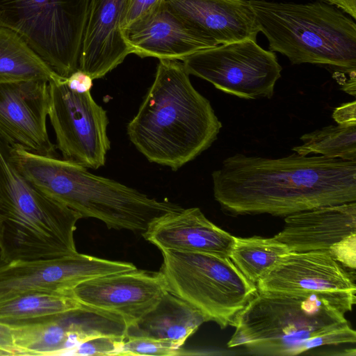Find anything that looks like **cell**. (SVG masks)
<instances>
[{
  "mask_svg": "<svg viewBox=\"0 0 356 356\" xmlns=\"http://www.w3.org/2000/svg\"><path fill=\"white\" fill-rule=\"evenodd\" d=\"M328 251L290 252L257 283L259 291L355 296V277Z\"/></svg>",
  "mask_w": 356,
  "mask_h": 356,
  "instance_id": "obj_14",
  "label": "cell"
},
{
  "mask_svg": "<svg viewBox=\"0 0 356 356\" xmlns=\"http://www.w3.org/2000/svg\"><path fill=\"white\" fill-rule=\"evenodd\" d=\"M11 158L20 173L43 193L82 218L100 220L108 229H127L143 235L156 220L183 209L93 175L83 165L64 159L13 146Z\"/></svg>",
  "mask_w": 356,
  "mask_h": 356,
  "instance_id": "obj_3",
  "label": "cell"
},
{
  "mask_svg": "<svg viewBox=\"0 0 356 356\" xmlns=\"http://www.w3.org/2000/svg\"><path fill=\"white\" fill-rule=\"evenodd\" d=\"M289 252L287 246L273 237L234 236L229 259L248 280L257 284Z\"/></svg>",
  "mask_w": 356,
  "mask_h": 356,
  "instance_id": "obj_23",
  "label": "cell"
},
{
  "mask_svg": "<svg viewBox=\"0 0 356 356\" xmlns=\"http://www.w3.org/2000/svg\"><path fill=\"white\" fill-rule=\"evenodd\" d=\"M284 226L273 238L290 252L329 251L356 233V202L325 206L285 216Z\"/></svg>",
  "mask_w": 356,
  "mask_h": 356,
  "instance_id": "obj_19",
  "label": "cell"
},
{
  "mask_svg": "<svg viewBox=\"0 0 356 356\" xmlns=\"http://www.w3.org/2000/svg\"><path fill=\"white\" fill-rule=\"evenodd\" d=\"M205 322L197 309L168 291L155 307L127 327L125 335L154 338L182 347Z\"/></svg>",
  "mask_w": 356,
  "mask_h": 356,
  "instance_id": "obj_20",
  "label": "cell"
},
{
  "mask_svg": "<svg viewBox=\"0 0 356 356\" xmlns=\"http://www.w3.org/2000/svg\"><path fill=\"white\" fill-rule=\"evenodd\" d=\"M92 80L88 74L78 69L66 78V84L72 91L85 93L90 91Z\"/></svg>",
  "mask_w": 356,
  "mask_h": 356,
  "instance_id": "obj_29",
  "label": "cell"
},
{
  "mask_svg": "<svg viewBox=\"0 0 356 356\" xmlns=\"http://www.w3.org/2000/svg\"><path fill=\"white\" fill-rule=\"evenodd\" d=\"M49 106L47 81L0 83V137L13 147L56 156L47 129Z\"/></svg>",
  "mask_w": 356,
  "mask_h": 356,
  "instance_id": "obj_13",
  "label": "cell"
},
{
  "mask_svg": "<svg viewBox=\"0 0 356 356\" xmlns=\"http://www.w3.org/2000/svg\"><path fill=\"white\" fill-rule=\"evenodd\" d=\"M129 4V0H89L78 69L92 79L104 76L131 54L122 32Z\"/></svg>",
  "mask_w": 356,
  "mask_h": 356,
  "instance_id": "obj_16",
  "label": "cell"
},
{
  "mask_svg": "<svg viewBox=\"0 0 356 356\" xmlns=\"http://www.w3.org/2000/svg\"><path fill=\"white\" fill-rule=\"evenodd\" d=\"M9 325L20 355H67L88 339L123 337L127 328L120 316L83 305L76 309Z\"/></svg>",
  "mask_w": 356,
  "mask_h": 356,
  "instance_id": "obj_10",
  "label": "cell"
},
{
  "mask_svg": "<svg viewBox=\"0 0 356 356\" xmlns=\"http://www.w3.org/2000/svg\"><path fill=\"white\" fill-rule=\"evenodd\" d=\"M355 77L350 78L349 80L343 85V90L353 96H355Z\"/></svg>",
  "mask_w": 356,
  "mask_h": 356,
  "instance_id": "obj_33",
  "label": "cell"
},
{
  "mask_svg": "<svg viewBox=\"0 0 356 356\" xmlns=\"http://www.w3.org/2000/svg\"><path fill=\"white\" fill-rule=\"evenodd\" d=\"M122 32L131 54L141 58L182 60L218 46L175 13L165 0Z\"/></svg>",
  "mask_w": 356,
  "mask_h": 356,
  "instance_id": "obj_15",
  "label": "cell"
},
{
  "mask_svg": "<svg viewBox=\"0 0 356 356\" xmlns=\"http://www.w3.org/2000/svg\"><path fill=\"white\" fill-rule=\"evenodd\" d=\"M355 104V101H353L337 108L332 115L334 120L337 123L356 121Z\"/></svg>",
  "mask_w": 356,
  "mask_h": 356,
  "instance_id": "obj_31",
  "label": "cell"
},
{
  "mask_svg": "<svg viewBox=\"0 0 356 356\" xmlns=\"http://www.w3.org/2000/svg\"><path fill=\"white\" fill-rule=\"evenodd\" d=\"M143 236L161 251L207 252L229 258L234 241V236L211 222L197 207L163 216Z\"/></svg>",
  "mask_w": 356,
  "mask_h": 356,
  "instance_id": "obj_17",
  "label": "cell"
},
{
  "mask_svg": "<svg viewBox=\"0 0 356 356\" xmlns=\"http://www.w3.org/2000/svg\"><path fill=\"white\" fill-rule=\"evenodd\" d=\"M60 75L48 82V116L64 159L97 169L105 164L110 149L106 111L93 99L90 91L70 90Z\"/></svg>",
  "mask_w": 356,
  "mask_h": 356,
  "instance_id": "obj_9",
  "label": "cell"
},
{
  "mask_svg": "<svg viewBox=\"0 0 356 356\" xmlns=\"http://www.w3.org/2000/svg\"><path fill=\"white\" fill-rule=\"evenodd\" d=\"M187 72L240 98H271L282 67L273 51L245 39L196 52L182 60Z\"/></svg>",
  "mask_w": 356,
  "mask_h": 356,
  "instance_id": "obj_8",
  "label": "cell"
},
{
  "mask_svg": "<svg viewBox=\"0 0 356 356\" xmlns=\"http://www.w3.org/2000/svg\"><path fill=\"white\" fill-rule=\"evenodd\" d=\"M89 0H0V26L17 33L58 75L78 70Z\"/></svg>",
  "mask_w": 356,
  "mask_h": 356,
  "instance_id": "obj_7",
  "label": "cell"
},
{
  "mask_svg": "<svg viewBox=\"0 0 356 356\" xmlns=\"http://www.w3.org/2000/svg\"><path fill=\"white\" fill-rule=\"evenodd\" d=\"M160 272L168 291L197 309L207 321L221 329L256 295L257 285L248 280L227 257L161 250Z\"/></svg>",
  "mask_w": 356,
  "mask_h": 356,
  "instance_id": "obj_6",
  "label": "cell"
},
{
  "mask_svg": "<svg viewBox=\"0 0 356 356\" xmlns=\"http://www.w3.org/2000/svg\"><path fill=\"white\" fill-rule=\"evenodd\" d=\"M269 49L292 64L312 63L356 74V24L333 4L248 0Z\"/></svg>",
  "mask_w": 356,
  "mask_h": 356,
  "instance_id": "obj_5",
  "label": "cell"
},
{
  "mask_svg": "<svg viewBox=\"0 0 356 356\" xmlns=\"http://www.w3.org/2000/svg\"><path fill=\"white\" fill-rule=\"evenodd\" d=\"M185 355L181 347L169 341L146 337L124 336L118 356H175Z\"/></svg>",
  "mask_w": 356,
  "mask_h": 356,
  "instance_id": "obj_25",
  "label": "cell"
},
{
  "mask_svg": "<svg viewBox=\"0 0 356 356\" xmlns=\"http://www.w3.org/2000/svg\"><path fill=\"white\" fill-rule=\"evenodd\" d=\"M124 337L104 335L92 337L79 344L67 355H118Z\"/></svg>",
  "mask_w": 356,
  "mask_h": 356,
  "instance_id": "obj_26",
  "label": "cell"
},
{
  "mask_svg": "<svg viewBox=\"0 0 356 356\" xmlns=\"http://www.w3.org/2000/svg\"><path fill=\"white\" fill-rule=\"evenodd\" d=\"M302 144L291 150L302 155L322 156L356 161V121L329 125L300 137Z\"/></svg>",
  "mask_w": 356,
  "mask_h": 356,
  "instance_id": "obj_24",
  "label": "cell"
},
{
  "mask_svg": "<svg viewBox=\"0 0 356 356\" xmlns=\"http://www.w3.org/2000/svg\"><path fill=\"white\" fill-rule=\"evenodd\" d=\"M332 257L349 270L356 267V233L332 245L328 251Z\"/></svg>",
  "mask_w": 356,
  "mask_h": 356,
  "instance_id": "obj_27",
  "label": "cell"
},
{
  "mask_svg": "<svg viewBox=\"0 0 356 356\" xmlns=\"http://www.w3.org/2000/svg\"><path fill=\"white\" fill-rule=\"evenodd\" d=\"M215 200L234 215L287 216L356 202V161L296 152L281 158L237 153L212 173Z\"/></svg>",
  "mask_w": 356,
  "mask_h": 356,
  "instance_id": "obj_1",
  "label": "cell"
},
{
  "mask_svg": "<svg viewBox=\"0 0 356 356\" xmlns=\"http://www.w3.org/2000/svg\"><path fill=\"white\" fill-rule=\"evenodd\" d=\"M355 296L257 291L236 316L229 348L257 355H296L310 338L349 325Z\"/></svg>",
  "mask_w": 356,
  "mask_h": 356,
  "instance_id": "obj_4",
  "label": "cell"
},
{
  "mask_svg": "<svg viewBox=\"0 0 356 356\" xmlns=\"http://www.w3.org/2000/svg\"><path fill=\"white\" fill-rule=\"evenodd\" d=\"M137 268L79 252L42 260H12L0 264V300L29 291L71 293L79 284L104 275Z\"/></svg>",
  "mask_w": 356,
  "mask_h": 356,
  "instance_id": "obj_11",
  "label": "cell"
},
{
  "mask_svg": "<svg viewBox=\"0 0 356 356\" xmlns=\"http://www.w3.org/2000/svg\"><path fill=\"white\" fill-rule=\"evenodd\" d=\"M331 2L351 17L356 18V0H331Z\"/></svg>",
  "mask_w": 356,
  "mask_h": 356,
  "instance_id": "obj_32",
  "label": "cell"
},
{
  "mask_svg": "<svg viewBox=\"0 0 356 356\" xmlns=\"http://www.w3.org/2000/svg\"><path fill=\"white\" fill-rule=\"evenodd\" d=\"M177 60L161 59L154 81L127 125L136 149L150 162L177 170L208 149L222 123Z\"/></svg>",
  "mask_w": 356,
  "mask_h": 356,
  "instance_id": "obj_2",
  "label": "cell"
},
{
  "mask_svg": "<svg viewBox=\"0 0 356 356\" xmlns=\"http://www.w3.org/2000/svg\"><path fill=\"white\" fill-rule=\"evenodd\" d=\"M164 0H129L122 30L156 9Z\"/></svg>",
  "mask_w": 356,
  "mask_h": 356,
  "instance_id": "obj_28",
  "label": "cell"
},
{
  "mask_svg": "<svg viewBox=\"0 0 356 356\" xmlns=\"http://www.w3.org/2000/svg\"><path fill=\"white\" fill-rule=\"evenodd\" d=\"M57 76L17 33L0 26V83L29 80L49 82Z\"/></svg>",
  "mask_w": 356,
  "mask_h": 356,
  "instance_id": "obj_21",
  "label": "cell"
},
{
  "mask_svg": "<svg viewBox=\"0 0 356 356\" xmlns=\"http://www.w3.org/2000/svg\"><path fill=\"white\" fill-rule=\"evenodd\" d=\"M172 10L216 44L257 40L260 32L246 0H165Z\"/></svg>",
  "mask_w": 356,
  "mask_h": 356,
  "instance_id": "obj_18",
  "label": "cell"
},
{
  "mask_svg": "<svg viewBox=\"0 0 356 356\" xmlns=\"http://www.w3.org/2000/svg\"><path fill=\"white\" fill-rule=\"evenodd\" d=\"M0 349L11 355H20L14 344L11 327L2 322H0Z\"/></svg>",
  "mask_w": 356,
  "mask_h": 356,
  "instance_id": "obj_30",
  "label": "cell"
},
{
  "mask_svg": "<svg viewBox=\"0 0 356 356\" xmlns=\"http://www.w3.org/2000/svg\"><path fill=\"white\" fill-rule=\"evenodd\" d=\"M167 291L160 271L136 268L85 281L71 294L83 305L121 317L128 327L155 307Z\"/></svg>",
  "mask_w": 356,
  "mask_h": 356,
  "instance_id": "obj_12",
  "label": "cell"
},
{
  "mask_svg": "<svg viewBox=\"0 0 356 356\" xmlns=\"http://www.w3.org/2000/svg\"><path fill=\"white\" fill-rule=\"evenodd\" d=\"M11 355V354L6 350L0 349V356Z\"/></svg>",
  "mask_w": 356,
  "mask_h": 356,
  "instance_id": "obj_34",
  "label": "cell"
},
{
  "mask_svg": "<svg viewBox=\"0 0 356 356\" xmlns=\"http://www.w3.org/2000/svg\"><path fill=\"white\" fill-rule=\"evenodd\" d=\"M318 1H322L323 2L332 4L331 0H318Z\"/></svg>",
  "mask_w": 356,
  "mask_h": 356,
  "instance_id": "obj_36",
  "label": "cell"
},
{
  "mask_svg": "<svg viewBox=\"0 0 356 356\" xmlns=\"http://www.w3.org/2000/svg\"><path fill=\"white\" fill-rule=\"evenodd\" d=\"M4 262H6V261L4 260L3 252H2L1 248L0 247V264H3Z\"/></svg>",
  "mask_w": 356,
  "mask_h": 356,
  "instance_id": "obj_35",
  "label": "cell"
},
{
  "mask_svg": "<svg viewBox=\"0 0 356 356\" xmlns=\"http://www.w3.org/2000/svg\"><path fill=\"white\" fill-rule=\"evenodd\" d=\"M81 306L71 293L29 291L0 300V322L15 325L76 309Z\"/></svg>",
  "mask_w": 356,
  "mask_h": 356,
  "instance_id": "obj_22",
  "label": "cell"
}]
</instances>
